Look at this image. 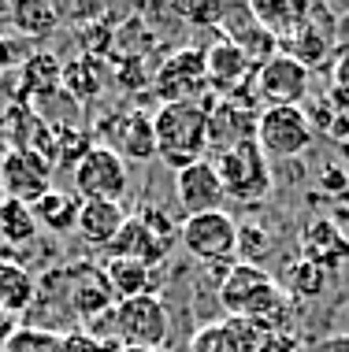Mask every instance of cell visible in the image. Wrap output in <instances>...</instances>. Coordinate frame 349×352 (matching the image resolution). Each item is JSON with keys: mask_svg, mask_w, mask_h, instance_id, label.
Returning a JSON list of instances; mask_svg holds the SVG:
<instances>
[{"mask_svg": "<svg viewBox=\"0 0 349 352\" xmlns=\"http://www.w3.org/2000/svg\"><path fill=\"white\" fill-rule=\"evenodd\" d=\"M63 334H56L49 327H15V334L4 341L0 352H60Z\"/></svg>", "mask_w": 349, "mask_h": 352, "instance_id": "obj_30", "label": "cell"}, {"mask_svg": "<svg viewBox=\"0 0 349 352\" xmlns=\"http://www.w3.org/2000/svg\"><path fill=\"white\" fill-rule=\"evenodd\" d=\"M167 327H171L167 304L160 300V293H149L116 304L108 319V338L123 349H160L167 341Z\"/></svg>", "mask_w": 349, "mask_h": 352, "instance_id": "obj_4", "label": "cell"}, {"mask_svg": "<svg viewBox=\"0 0 349 352\" xmlns=\"http://www.w3.org/2000/svg\"><path fill=\"white\" fill-rule=\"evenodd\" d=\"M171 15L190 26H220L223 15H227V4L223 0H175Z\"/></svg>", "mask_w": 349, "mask_h": 352, "instance_id": "obj_32", "label": "cell"}, {"mask_svg": "<svg viewBox=\"0 0 349 352\" xmlns=\"http://www.w3.org/2000/svg\"><path fill=\"white\" fill-rule=\"evenodd\" d=\"M127 208L123 201H82V212H78V226H74V234H78L82 245H89V249H112V241L119 237L123 223H127Z\"/></svg>", "mask_w": 349, "mask_h": 352, "instance_id": "obj_20", "label": "cell"}, {"mask_svg": "<svg viewBox=\"0 0 349 352\" xmlns=\"http://www.w3.org/2000/svg\"><path fill=\"white\" fill-rule=\"evenodd\" d=\"M319 15H324V12L313 8L305 23H301L297 30L279 45V52L294 56V60L305 63L308 71L319 67V63H327V60H335V52H338V34H335L338 30V19L327 15L324 23H319Z\"/></svg>", "mask_w": 349, "mask_h": 352, "instance_id": "obj_15", "label": "cell"}, {"mask_svg": "<svg viewBox=\"0 0 349 352\" xmlns=\"http://www.w3.org/2000/svg\"><path fill=\"white\" fill-rule=\"evenodd\" d=\"M346 234H349V208H346Z\"/></svg>", "mask_w": 349, "mask_h": 352, "instance_id": "obj_40", "label": "cell"}, {"mask_svg": "<svg viewBox=\"0 0 349 352\" xmlns=\"http://www.w3.org/2000/svg\"><path fill=\"white\" fill-rule=\"evenodd\" d=\"M156 156L171 170L209 160V100L201 104H160L153 116Z\"/></svg>", "mask_w": 349, "mask_h": 352, "instance_id": "obj_2", "label": "cell"}, {"mask_svg": "<svg viewBox=\"0 0 349 352\" xmlns=\"http://www.w3.org/2000/svg\"><path fill=\"white\" fill-rule=\"evenodd\" d=\"M105 274H108L112 289H116V300L149 297V293L160 289V278H164L160 267H149V263H138V260H119V256L105 260Z\"/></svg>", "mask_w": 349, "mask_h": 352, "instance_id": "obj_21", "label": "cell"}, {"mask_svg": "<svg viewBox=\"0 0 349 352\" xmlns=\"http://www.w3.org/2000/svg\"><path fill=\"white\" fill-rule=\"evenodd\" d=\"M175 197L186 215H204V212H223V182L212 160H197V164L175 170Z\"/></svg>", "mask_w": 349, "mask_h": 352, "instance_id": "obj_16", "label": "cell"}, {"mask_svg": "<svg viewBox=\"0 0 349 352\" xmlns=\"http://www.w3.org/2000/svg\"><path fill=\"white\" fill-rule=\"evenodd\" d=\"M60 352H123V345L112 341V338L89 334V330H71V334H63V349Z\"/></svg>", "mask_w": 349, "mask_h": 352, "instance_id": "obj_34", "label": "cell"}, {"mask_svg": "<svg viewBox=\"0 0 349 352\" xmlns=\"http://www.w3.org/2000/svg\"><path fill=\"white\" fill-rule=\"evenodd\" d=\"M8 152H12V148H8V141H4V138H0V167H4V160H8Z\"/></svg>", "mask_w": 349, "mask_h": 352, "instance_id": "obj_38", "label": "cell"}, {"mask_svg": "<svg viewBox=\"0 0 349 352\" xmlns=\"http://www.w3.org/2000/svg\"><path fill=\"white\" fill-rule=\"evenodd\" d=\"M308 85H313V71L294 56L275 52L253 74V97L260 108H301V100L308 97Z\"/></svg>", "mask_w": 349, "mask_h": 352, "instance_id": "obj_8", "label": "cell"}, {"mask_svg": "<svg viewBox=\"0 0 349 352\" xmlns=\"http://www.w3.org/2000/svg\"><path fill=\"white\" fill-rule=\"evenodd\" d=\"M34 300H37L34 274L19 260H0V308L15 319V316H23V311H30Z\"/></svg>", "mask_w": 349, "mask_h": 352, "instance_id": "obj_22", "label": "cell"}, {"mask_svg": "<svg viewBox=\"0 0 349 352\" xmlns=\"http://www.w3.org/2000/svg\"><path fill=\"white\" fill-rule=\"evenodd\" d=\"M220 304L227 319H249L260 327H286L290 297L264 267L253 263H231L220 282Z\"/></svg>", "mask_w": 349, "mask_h": 352, "instance_id": "obj_1", "label": "cell"}, {"mask_svg": "<svg viewBox=\"0 0 349 352\" xmlns=\"http://www.w3.org/2000/svg\"><path fill=\"white\" fill-rule=\"evenodd\" d=\"M78 212H82L78 193H74V189L67 193V189H56V186L34 204L37 226H45V230H52V234H74V226H78Z\"/></svg>", "mask_w": 349, "mask_h": 352, "instance_id": "obj_23", "label": "cell"}, {"mask_svg": "<svg viewBox=\"0 0 349 352\" xmlns=\"http://www.w3.org/2000/svg\"><path fill=\"white\" fill-rule=\"evenodd\" d=\"M71 182L78 201H123L130 186L127 164L105 145H93L78 164L71 167Z\"/></svg>", "mask_w": 349, "mask_h": 352, "instance_id": "obj_10", "label": "cell"}, {"mask_svg": "<svg viewBox=\"0 0 349 352\" xmlns=\"http://www.w3.org/2000/svg\"><path fill=\"white\" fill-rule=\"evenodd\" d=\"M123 352H160V349H123Z\"/></svg>", "mask_w": 349, "mask_h": 352, "instance_id": "obj_39", "label": "cell"}, {"mask_svg": "<svg viewBox=\"0 0 349 352\" xmlns=\"http://www.w3.org/2000/svg\"><path fill=\"white\" fill-rule=\"evenodd\" d=\"M105 148H112L116 156L127 164H145V160L156 156V130H153V116L145 111H127V116H116V126H112L108 141H101Z\"/></svg>", "mask_w": 349, "mask_h": 352, "instance_id": "obj_19", "label": "cell"}, {"mask_svg": "<svg viewBox=\"0 0 349 352\" xmlns=\"http://www.w3.org/2000/svg\"><path fill=\"white\" fill-rule=\"evenodd\" d=\"M301 256L324 271H342L349 263V234L335 219H313L301 230Z\"/></svg>", "mask_w": 349, "mask_h": 352, "instance_id": "obj_18", "label": "cell"}, {"mask_svg": "<svg viewBox=\"0 0 349 352\" xmlns=\"http://www.w3.org/2000/svg\"><path fill=\"white\" fill-rule=\"evenodd\" d=\"M0 189H4V201L34 208L52 189V164L41 152H8L0 167Z\"/></svg>", "mask_w": 349, "mask_h": 352, "instance_id": "obj_14", "label": "cell"}, {"mask_svg": "<svg viewBox=\"0 0 349 352\" xmlns=\"http://www.w3.org/2000/svg\"><path fill=\"white\" fill-rule=\"evenodd\" d=\"M182 249L201 263H238V219L231 212H204L186 215L178 223Z\"/></svg>", "mask_w": 349, "mask_h": 352, "instance_id": "obj_6", "label": "cell"}, {"mask_svg": "<svg viewBox=\"0 0 349 352\" xmlns=\"http://www.w3.org/2000/svg\"><path fill=\"white\" fill-rule=\"evenodd\" d=\"M178 241L175 219L156 204H141L138 212L127 215L119 237L112 241L108 256H119V260H138L149 263V267H164V260L171 256Z\"/></svg>", "mask_w": 349, "mask_h": 352, "instance_id": "obj_3", "label": "cell"}, {"mask_svg": "<svg viewBox=\"0 0 349 352\" xmlns=\"http://www.w3.org/2000/svg\"><path fill=\"white\" fill-rule=\"evenodd\" d=\"M316 138L313 116L305 108H260L257 145L268 160H294Z\"/></svg>", "mask_w": 349, "mask_h": 352, "instance_id": "obj_9", "label": "cell"}, {"mask_svg": "<svg viewBox=\"0 0 349 352\" xmlns=\"http://www.w3.org/2000/svg\"><path fill=\"white\" fill-rule=\"evenodd\" d=\"M63 282H67V308L74 311V319H82L86 327L97 319H105V322L112 319L119 300H116V289H112L105 267H97V263H71Z\"/></svg>", "mask_w": 349, "mask_h": 352, "instance_id": "obj_11", "label": "cell"}, {"mask_svg": "<svg viewBox=\"0 0 349 352\" xmlns=\"http://www.w3.org/2000/svg\"><path fill=\"white\" fill-rule=\"evenodd\" d=\"M63 89L82 104L97 100L101 89H105V63H101L93 52L74 56L71 63H63Z\"/></svg>", "mask_w": 349, "mask_h": 352, "instance_id": "obj_27", "label": "cell"}, {"mask_svg": "<svg viewBox=\"0 0 349 352\" xmlns=\"http://www.w3.org/2000/svg\"><path fill=\"white\" fill-rule=\"evenodd\" d=\"M37 219L30 204H19V201H0V245L8 252H23L37 241Z\"/></svg>", "mask_w": 349, "mask_h": 352, "instance_id": "obj_26", "label": "cell"}, {"mask_svg": "<svg viewBox=\"0 0 349 352\" xmlns=\"http://www.w3.org/2000/svg\"><path fill=\"white\" fill-rule=\"evenodd\" d=\"M338 49H349V15H342V19H338Z\"/></svg>", "mask_w": 349, "mask_h": 352, "instance_id": "obj_37", "label": "cell"}, {"mask_svg": "<svg viewBox=\"0 0 349 352\" xmlns=\"http://www.w3.org/2000/svg\"><path fill=\"white\" fill-rule=\"evenodd\" d=\"M249 8H253V15L260 19V26L275 37L279 45L305 23L308 12H313V4H305V0H257V4H249Z\"/></svg>", "mask_w": 349, "mask_h": 352, "instance_id": "obj_24", "label": "cell"}, {"mask_svg": "<svg viewBox=\"0 0 349 352\" xmlns=\"http://www.w3.org/2000/svg\"><path fill=\"white\" fill-rule=\"evenodd\" d=\"M12 26L19 30V37L41 41V37L56 34V26H60V8L49 4V0H19L12 8Z\"/></svg>", "mask_w": 349, "mask_h": 352, "instance_id": "obj_28", "label": "cell"}, {"mask_svg": "<svg viewBox=\"0 0 349 352\" xmlns=\"http://www.w3.org/2000/svg\"><path fill=\"white\" fill-rule=\"evenodd\" d=\"M19 78H23V97H30V100L52 97V93L63 89V63L52 52H34V56H26Z\"/></svg>", "mask_w": 349, "mask_h": 352, "instance_id": "obj_25", "label": "cell"}, {"mask_svg": "<svg viewBox=\"0 0 349 352\" xmlns=\"http://www.w3.org/2000/svg\"><path fill=\"white\" fill-rule=\"evenodd\" d=\"M215 170H220V182L227 201L238 204H257L268 197L271 189V160L260 152L257 141H245V145H234L227 152L212 160Z\"/></svg>", "mask_w": 349, "mask_h": 352, "instance_id": "obj_5", "label": "cell"}, {"mask_svg": "<svg viewBox=\"0 0 349 352\" xmlns=\"http://www.w3.org/2000/svg\"><path fill=\"white\" fill-rule=\"evenodd\" d=\"M279 285L286 289V297L290 300H313V297H319L324 293V285H327V271L324 267H316V263H308L305 256H297L294 263H290L286 271H282V278H279Z\"/></svg>", "mask_w": 349, "mask_h": 352, "instance_id": "obj_29", "label": "cell"}, {"mask_svg": "<svg viewBox=\"0 0 349 352\" xmlns=\"http://www.w3.org/2000/svg\"><path fill=\"white\" fill-rule=\"evenodd\" d=\"M190 352H238V349H234V338H231L227 322H209V327H201L193 334Z\"/></svg>", "mask_w": 349, "mask_h": 352, "instance_id": "obj_33", "label": "cell"}, {"mask_svg": "<svg viewBox=\"0 0 349 352\" xmlns=\"http://www.w3.org/2000/svg\"><path fill=\"white\" fill-rule=\"evenodd\" d=\"M153 93L164 104H201L212 93L209 67H204V52L186 45L175 49L153 74Z\"/></svg>", "mask_w": 349, "mask_h": 352, "instance_id": "obj_7", "label": "cell"}, {"mask_svg": "<svg viewBox=\"0 0 349 352\" xmlns=\"http://www.w3.org/2000/svg\"><path fill=\"white\" fill-rule=\"evenodd\" d=\"M12 334H15V319L8 316L4 308H0V349H4V341L12 338Z\"/></svg>", "mask_w": 349, "mask_h": 352, "instance_id": "obj_36", "label": "cell"}, {"mask_svg": "<svg viewBox=\"0 0 349 352\" xmlns=\"http://www.w3.org/2000/svg\"><path fill=\"white\" fill-rule=\"evenodd\" d=\"M257 122H260V104L253 100H231V97H212L209 100V148L227 152L245 141H257Z\"/></svg>", "mask_w": 349, "mask_h": 352, "instance_id": "obj_13", "label": "cell"}, {"mask_svg": "<svg viewBox=\"0 0 349 352\" xmlns=\"http://www.w3.org/2000/svg\"><path fill=\"white\" fill-rule=\"evenodd\" d=\"M220 30H223V41L238 45V49L249 56L257 67H260L264 60H271V56L279 52V41L260 26V19L253 15L249 4H227V15H223Z\"/></svg>", "mask_w": 349, "mask_h": 352, "instance_id": "obj_17", "label": "cell"}, {"mask_svg": "<svg viewBox=\"0 0 349 352\" xmlns=\"http://www.w3.org/2000/svg\"><path fill=\"white\" fill-rule=\"evenodd\" d=\"M204 67H209V85L212 97H231V100H253V74H257V63L245 56L238 45L231 41H215L209 52H204Z\"/></svg>", "mask_w": 349, "mask_h": 352, "instance_id": "obj_12", "label": "cell"}, {"mask_svg": "<svg viewBox=\"0 0 349 352\" xmlns=\"http://www.w3.org/2000/svg\"><path fill=\"white\" fill-rule=\"evenodd\" d=\"M331 82H335V100L349 104V49H338L331 60Z\"/></svg>", "mask_w": 349, "mask_h": 352, "instance_id": "obj_35", "label": "cell"}, {"mask_svg": "<svg viewBox=\"0 0 349 352\" xmlns=\"http://www.w3.org/2000/svg\"><path fill=\"white\" fill-rule=\"evenodd\" d=\"M271 249H275V241H271V234L264 230V226L238 223V263H253V267H260V263L268 260Z\"/></svg>", "mask_w": 349, "mask_h": 352, "instance_id": "obj_31", "label": "cell"}]
</instances>
